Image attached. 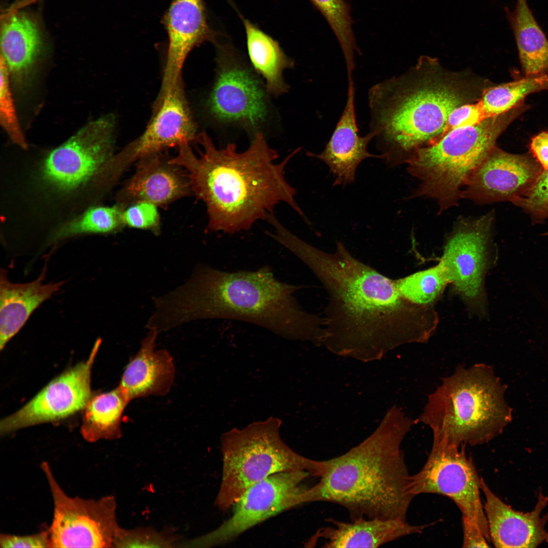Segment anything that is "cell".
<instances>
[{
	"label": "cell",
	"instance_id": "1",
	"mask_svg": "<svg viewBox=\"0 0 548 548\" xmlns=\"http://www.w3.org/2000/svg\"><path fill=\"white\" fill-rule=\"evenodd\" d=\"M285 247L326 291L321 345L333 353L372 360L401 345L426 342L434 334L439 321L432 306L405 299L395 280L356 258L341 242L328 253L293 234Z\"/></svg>",
	"mask_w": 548,
	"mask_h": 548
},
{
	"label": "cell",
	"instance_id": "2",
	"mask_svg": "<svg viewBox=\"0 0 548 548\" xmlns=\"http://www.w3.org/2000/svg\"><path fill=\"white\" fill-rule=\"evenodd\" d=\"M300 288L278 280L268 266L229 272L199 263L185 283L154 298L151 320L161 332L196 320H236L321 345L323 318L301 307L294 295Z\"/></svg>",
	"mask_w": 548,
	"mask_h": 548
},
{
	"label": "cell",
	"instance_id": "3",
	"mask_svg": "<svg viewBox=\"0 0 548 548\" xmlns=\"http://www.w3.org/2000/svg\"><path fill=\"white\" fill-rule=\"evenodd\" d=\"M195 141L201 146L198 155L185 144L169 162L186 170L192 191L206 204L208 229L228 233L247 230L257 220L267 219L280 203L303 216L295 200L296 190L285 177L287 165L300 148L277 162L278 154L262 132L242 152L233 143L217 148L205 132Z\"/></svg>",
	"mask_w": 548,
	"mask_h": 548
},
{
	"label": "cell",
	"instance_id": "4",
	"mask_svg": "<svg viewBox=\"0 0 548 548\" xmlns=\"http://www.w3.org/2000/svg\"><path fill=\"white\" fill-rule=\"evenodd\" d=\"M415 421L393 405L376 429L349 451L324 461L318 482L309 487L305 502H327L360 518L406 521L414 497L401 449Z\"/></svg>",
	"mask_w": 548,
	"mask_h": 548
},
{
	"label": "cell",
	"instance_id": "5",
	"mask_svg": "<svg viewBox=\"0 0 548 548\" xmlns=\"http://www.w3.org/2000/svg\"><path fill=\"white\" fill-rule=\"evenodd\" d=\"M453 81L407 74L370 88L369 132L389 165L405 162L418 149L435 141L451 113L467 104L466 92Z\"/></svg>",
	"mask_w": 548,
	"mask_h": 548
},
{
	"label": "cell",
	"instance_id": "6",
	"mask_svg": "<svg viewBox=\"0 0 548 548\" xmlns=\"http://www.w3.org/2000/svg\"><path fill=\"white\" fill-rule=\"evenodd\" d=\"M505 390L489 365H459L428 396L418 421L431 428L433 437L455 445L487 443L510 421Z\"/></svg>",
	"mask_w": 548,
	"mask_h": 548
},
{
	"label": "cell",
	"instance_id": "7",
	"mask_svg": "<svg viewBox=\"0 0 548 548\" xmlns=\"http://www.w3.org/2000/svg\"><path fill=\"white\" fill-rule=\"evenodd\" d=\"M525 110L521 104L502 115L454 128L418 149L405 163L419 181L417 196L434 198L440 212L455 206L467 181L508 125Z\"/></svg>",
	"mask_w": 548,
	"mask_h": 548
},
{
	"label": "cell",
	"instance_id": "8",
	"mask_svg": "<svg viewBox=\"0 0 548 548\" xmlns=\"http://www.w3.org/2000/svg\"><path fill=\"white\" fill-rule=\"evenodd\" d=\"M281 423L270 417L222 435V478L215 502L220 510L232 507L251 486L275 473L303 470L321 476L324 461L305 457L288 446L280 435Z\"/></svg>",
	"mask_w": 548,
	"mask_h": 548
},
{
	"label": "cell",
	"instance_id": "9",
	"mask_svg": "<svg viewBox=\"0 0 548 548\" xmlns=\"http://www.w3.org/2000/svg\"><path fill=\"white\" fill-rule=\"evenodd\" d=\"M115 126L113 115H104L88 123L51 151L40 169L45 186L66 194L91 180L97 184L114 156Z\"/></svg>",
	"mask_w": 548,
	"mask_h": 548
},
{
	"label": "cell",
	"instance_id": "10",
	"mask_svg": "<svg viewBox=\"0 0 548 548\" xmlns=\"http://www.w3.org/2000/svg\"><path fill=\"white\" fill-rule=\"evenodd\" d=\"M215 43L216 74L206 102L208 114L219 123L261 132L270 112L265 84L231 46Z\"/></svg>",
	"mask_w": 548,
	"mask_h": 548
},
{
	"label": "cell",
	"instance_id": "11",
	"mask_svg": "<svg viewBox=\"0 0 548 548\" xmlns=\"http://www.w3.org/2000/svg\"><path fill=\"white\" fill-rule=\"evenodd\" d=\"M465 446L433 437L425 465L418 473L410 475L409 491L414 496L433 493L450 498L459 508L462 517L474 522L490 542L480 496L481 478L471 457L466 452Z\"/></svg>",
	"mask_w": 548,
	"mask_h": 548
},
{
	"label": "cell",
	"instance_id": "12",
	"mask_svg": "<svg viewBox=\"0 0 548 548\" xmlns=\"http://www.w3.org/2000/svg\"><path fill=\"white\" fill-rule=\"evenodd\" d=\"M41 468L53 501V519L48 529L50 547H114L119 526L115 497L108 495L93 499L69 496L47 462H43Z\"/></svg>",
	"mask_w": 548,
	"mask_h": 548
},
{
	"label": "cell",
	"instance_id": "13",
	"mask_svg": "<svg viewBox=\"0 0 548 548\" xmlns=\"http://www.w3.org/2000/svg\"><path fill=\"white\" fill-rule=\"evenodd\" d=\"M310 476L312 475L303 470L281 472L253 485L233 506V512L228 520L214 530L186 543V546L221 545L272 516L304 504L309 487L303 483Z\"/></svg>",
	"mask_w": 548,
	"mask_h": 548
},
{
	"label": "cell",
	"instance_id": "14",
	"mask_svg": "<svg viewBox=\"0 0 548 548\" xmlns=\"http://www.w3.org/2000/svg\"><path fill=\"white\" fill-rule=\"evenodd\" d=\"M490 213L459 221L444 246L439 261L449 283L469 310L484 315L487 309L484 280L491 264Z\"/></svg>",
	"mask_w": 548,
	"mask_h": 548
},
{
	"label": "cell",
	"instance_id": "15",
	"mask_svg": "<svg viewBox=\"0 0 548 548\" xmlns=\"http://www.w3.org/2000/svg\"><path fill=\"white\" fill-rule=\"evenodd\" d=\"M197 127L182 78L155 102L154 113L143 133L114 155L109 175L113 181L132 162L195 140Z\"/></svg>",
	"mask_w": 548,
	"mask_h": 548
},
{
	"label": "cell",
	"instance_id": "16",
	"mask_svg": "<svg viewBox=\"0 0 548 548\" xmlns=\"http://www.w3.org/2000/svg\"><path fill=\"white\" fill-rule=\"evenodd\" d=\"M101 342L97 339L85 361L54 378L20 409L3 419L1 434L61 420L84 409L92 397L91 368Z\"/></svg>",
	"mask_w": 548,
	"mask_h": 548
},
{
	"label": "cell",
	"instance_id": "17",
	"mask_svg": "<svg viewBox=\"0 0 548 548\" xmlns=\"http://www.w3.org/2000/svg\"><path fill=\"white\" fill-rule=\"evenodd\" d=\"M542 169L528 155L508 153L496 147L467 181L462 198L480 203L512 202L530 188Z\"/></svg>",
	"mask_w": 548,
	"mask_h": 548
},
{
	"label": "cell",
	"instance_id": "18",
	"mask_svg": "<svg viewBox=\"0 0 548 548\" xmlns=\"http://www.w3.org/2000/svg\"><path fill=\"white\" fill-rule=\"evenodd\" d=\"M203 0H173L162 18L168 37L166 63L159 95L182 78L183 66L192 50L218 36L208 22Z\"/></svg>",
	"mask_w": 548,
	"mask_h": 548
},
{
	"label": "cell",
	"instance_id": "19",
	"mask_svg": "<svg viewBox=\"0 0 548 548\" xmlns=\"http://www.w3.org/2000/svg\"><path fill=\"white\" fill-rule=\"evenodd\" d=\"M481 491L485 495L484 509L490 540L496 547H536L545 540L548 512L542 516L548 497L539 492L534 509L527 512L513 509L503 502L481 478Z\"/></svg>",
	"mask_w": 548,
	"mask_h": 548
},
{
	"label": "cell",
	"instance_id": "20",
	"mask_svg": "<svg viewBox=\"0 0 548 548\" xmlns=\"http://www.w3.org/2000/svg\"><path fill=\"white\" fill-rule=\"evenodd\" d=\"M355 86L353 80L348 81L347 98L342 114L324 149L318 154L308 152L309 157L317 158L326 163L335 177L334 185L352 183L359 164L367 158L383 159L367 151V146L373 139L369 132L360 136L355 108Z\"/></svg>",
	"mask_w": 548,
	"mask_h": 548
},
{
	"label": "cell",
	"instance_id": "21",
	"mask_svg": "<svg viewBox=\"0 0 548 548\" xmlns=\"http://www.w3.org/2000/svg\"><path fill=\"white\" fill-rule=\"evenodd\" d=\"M159 153L139 160L137 168L119 195L118 204L146 201L166 206L192 191L187 173Z\"/></svg>",
	"mask_w": 548,
	"mask_h": 548
},
{
	"label": "cell",
	"instance_id": "22",
	"mask_svg": "<svg viewBox=\"0 0 548 548\" xmlns=\"http://www.w3.org/2000/svg\"><path fill=\"white\" fill-rule=\"evenodd\" d=\"M159 333L150 329L137 353L122 373L118 386L132 401L149 396H164L170 391L175 375L174 359L165 349L156 350Z\"/></svg>",
	"mask_w": 548,
	"mask_h": 548
},
{
	"label": "cell",
	"instance_id": "23",
	"mask_svg": "<svg viewBox=\"0 0 548 548\" xmlns=\"http://www.w3.org/2000/svg\"><path fill=\"white\" fill-rule=\"evenodd\" d=\"M331 525L322 527L309 544L320 540L325 547H378L401 537L422 533L427 525H413L406 521L360 518L346 522L328 519Z\"/></svg>",
	"mask_w": 548,
	"mask_h": 548
},
{
	"label": "cell",
	"instance_id": "24",
	"mask_svg": "<svg viewBox=\"0 0 548 548\" xmlns=\"http://www.w3.org/2000/svg\"><path fill=\"white\" fill-rule=\"evenodd\" d=\"M45 269L36 280L25 283L11 282L6 270L1 269V350L20 331L35 310L64 284V281L44 284Z\"/></svg>",
	"mask_w": 548,
	"mask_h": 548
},
{
	"label": "cell",
	"instance_id": "25",
	"mask_svg": "<svg viewBox=\"0 0 548 548\" xmlns=\"http://www.w3.org/2000/svg\"><path fill=\"white\" fill-rule=\"evenodd\" d=\"M43 46L41 29L36 21L24 13L7 17L1 27V57L18 87L29 82Z\"/></svg>",
	"mask_w": 548,
	"mask_h": 548
},
{
	"label": "cell",
	"instance_id": "26",
	"mask_svg": "<svg viewBox=\"0 0 548 548\" xmlns=\"http://www.w3.org/2000/svg\"><path fill=\"white\" fill-rule=\"evenodd\" d=\"M242 18L251 64L264 79L267 93L278 96L287 92L289 87L284 81L283 72L293 67L294 61L286 55L277 41L248 19Z\"/></svg>",
	"mask_w": 548,
	"mask_h": 548
},
{
	"label": "cell",
	"instance_id": "27",
	"mask_svg": "<svg viewBox=\"0 0 548 548\" xmlns=\"http://www.w3.org/2000/svg\"><path fill=\"white\" fill-rule=\"evenodd\" d=\"M505 11L525 76L548 75V40L527 0H517L513 10Z\"/></svg>",
	"mask_w": 548,
	"mask_h": 548
},
{
	"label": "cell",
	"instance_id": "28",
	"mask_svg": "<svg viewBox=\"0 0 548 548\" xmlns=\"http://www.w3.org/2000/svg\"><path fill=\"white\" fill-rule=\"evenodd\" d=\"M130 402L119 386L91 397L84 408L81 427L84 439L95 442L120 438L122 415Z\"/></svg>",
	"mask_w": 548,
	"mask_h": 548
},
{
	"label": "cell",
	"instance_id": "29",
	"mask_svg": "<svg viewBox=\"0 0 548 548\" xmlns=\"http://www.w3.org/2000/svg\"><path fill=\"white\" fill-rule=\"evenodd\" d=\"M548 89V75L526 76L486 89L478 101L486 118L504 114L522 104L529 94Z\"/></svg>",
	"mask_w": 548,
	"mask_h": 548
},
{
	"label": "cell",
	"instance_id": "30",
	"mask_svg": "<svg viewBox=\"0 0 548 548\" xmlns=\"http://www.w3.org/2000/svg\"><path fill=\"white\" fill-rule=\"evenodd\" d=\"M124 207L119 204L92 207L59 227L51 236L49 243L80 234L116 231L124 225Z\"/></svg>",
	"mask_w": 548,
	"mask_h": 548
},
{
	"label": "cell",
	"instance_id": "31",
	"mask_svg": "<svg viewBox=\"0 0 548 548\" xmlns=\"http://www.w3.org/2000/svg\"><path fill=\"white\" fill-rule=\"evenodd\" d=\"M400 294L420 305L432 306L443 293L449 281L441 263L427 269L395 280Z\"/></svg>",
	"mask_w": 548,
	"mask_h": 548
},
{
	"label": "cell",
	"instance_id": "32",
	"mask_svg": "<svg viewBox=\"0 0 548 548\" xmlns=\"http://www.w3.org/2000/svg\"><path fill=\"white\" fill-rule=\"evenodd\" d=\"M310 1L322 14L334 33L345 58L348 78H353L356 49L347 4L344 0Z\"/></svg>",
	"mask_w": 548,
	"mask_h": 548
},
{
	"label": "cell",
	"instance_id": "33",
	"mask_svg": "<svg viewBox=\"0 0 548 548\" xmlns=\"http://www.w3.org/2000/svg\"><path fill=\"white\" fill-rule=\"evenodd\" d=\"M179 536L167 531L158 532L153 528H117L114 547H172L179 546Z\"/></svg>",
	"mask_w": 548,
	"mask_h": 548
},
{
	"label": "cell",
	"instance_id": "34",
	"mask_svg": "<svg viewBox=\"0 0 548 548\" xmlns=\"http://www.w3.org/2000/svg\"><path fill=\"white\" fill-rule=\"evenodd\" d=\"M1 123L12 142L23 149L27 144L18 120L10 86V72L4 59L0 61Z\"/></svg>",
	"mask_w": 548,
	"mask_h": 548
},
{
	"label": "cell",
	"instance_id": "35",
	"mask_svg": "<svg viewBox=\"0 0 548 548\" xmlns=\"http://www.w3.org/2000/svg\"><path fill=\"white\" fill-rule=\"evenodd\" d=\"M512 202L535 220L548 218V169H542L530 188Z\"/></svg>",
	"mask_w": 548,
	"mask_h": 548
},
{
	"label": "cell",
	"instance_id": "36",
	"mask_svg": "<svg viewBox=\"0 0 548 548\" xmlns=\"http://www.w3.org/2000/svg\"><path fill=\"white\" fill-rule=\"evenodd\" d=\"M124 225L158 232L159 216L157 206L146 201L134 202L123 211Z\"/></svg>",
	"mask_w": 548,
	"mask_h": 548
},
{
	"label": "cell",
	"instance_id": "37",
	"mask_svg": "<svg viewBox=\"0 0 548 548\" xmlns=\"http://www.w3.org/2000/svg\"><path fill=\"white\" fill-rule=\"evenodd\" d=\"M485 119L487 118L478 101L460 106L451 113L444 129L437 139L454 128L474 124Z\"/></svg>",
	"mask_w": 548,
	"mask_h": 548
},
{
	"label": "cell",
	"instance_id": "38",
	"mask_svg": "<svg viewBox=\"0 0 548 548\" xmlns=\"http://www.w3.org/2000/svg\"><path fill=\"white\" fill-rule=\"evenodd\" d=\"M50 536L48 530L27 535H15L2 533L0 535V546L3 548H43L50 547Z\"/></svg>",
	"mask_w": 548,
	"mask_h": 548
},
{
	"label": "cell",
	"instance_id": "39",
	"mask_svg": "<svg viewBox=\"0 0 548 548\" xmlns=\"http://www.w3.org/2000/svg\"><path fill=\"white\" fill-rule=\"evenodd\" d=\"M463 547H488V541L478 527L471 520L462 517Z\"/></svg>",
	"mask_w": 548,
	"mask_h": 548
},
{
	"label": "cell",
	"instance_id": "40",
	"mask_svg": "<svg viewBox=\"0 0 548 548\" xmlns=\"http://www.w3.org/2000/svg\"><path fill=\"white\" fill-rule=\"evenodd\" d=\"M529 148L542 168L548 169V131H543L534 135L531 140Z\"/></svg>",
	"mask_w": 548,
	"mask_h": 548
},
{
	"label": "cell",
	"instance_id": "41",
	"mask_svg": "<svg viewBox=\"0 0 548 548\" xmlns=\"http://www.w3.org/2000/svg\"><path fill=\"white\" fill-rule=\"evenodd\" d=\"M545 540L546 541V542H548V535H547V538H546Z\"/></svg>",
	"mask_w": 548,
	"mask_h": 548
},
{
	"label": "cell",
	"instance_id": "42",
	"mask_svg": "<svg viewBox=\"0 0 548 548\" xmlns=\"http://www.w3.org/2000/svg\"><path fill=\"white\" fill-rule=\"evenodd\" d=\"M545 235H548V232H546V233L545 234Z\"/></svg>",
	"mask_w": 548,
	"mask_h": 548
}]
</instances>
